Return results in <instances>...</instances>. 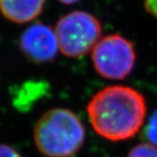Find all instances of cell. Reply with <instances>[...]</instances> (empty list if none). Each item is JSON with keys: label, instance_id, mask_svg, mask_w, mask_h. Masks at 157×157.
Segmentation results:
<instances>
[{"label": "cell", "instance_id": "9", "mask_svg": "<svg viewBox=\"0 0 157 157\" xmlns=\"http://www.w3.org/2000/svg\"><path fill=\"white\" fill-rule=\"evenodd\" d=\"M0 157H22V155L10 145L0 143Z\"/></svg>", "mask_w": 157, "mask_h": 157}, {"label": "cell", "instance_id": "10", "mask_svg": "<svg viewBox=\"0 0 157 157\" xmlns=\"http://www.w3.org/2000/svg\"><path fill=\"white\" fill-rule=\"evenodd\" d=\"M144 5L147 11L157 18V0H144Z\"/></svg>", "mask_w": 157, "mask_h": 157}, {"label": "cell", "instance_id": "7", "mask_svg": "<svg viewBox=\"0 0 157 157\" xmlns=\"http://www.w3.org/2000/svg\"><path fill=\"white\" fill-rule=\"evenodd\" d=\"M127 157H157V147L148 143L136 145L129 151Z\"/></svg>", "mask_w": 157, "mask_h": 157}, {"label": "cell", "instance_id": "3", "mask_svg": "<svg viewBox=\"0 0 157 157\" xmlns=\"http://www.w3.org/2000/svg\"><path fill=\"white\" fill-rule=\"evenodd\" d=\"M55 33L59 52L71 59H77L92 51L102 39V25L92 14L75 10L56 22Z\"/></svg>", "mask_w": 157, "mask_h": 157}, {"label": "cell", "instance_id": "5", "mask_svg": "<svg viewBox=\"0 0 157 157\" xmlns=\"http://www.w3.org/2000/svg\"><path fill=\"white\" fill-rule=\"evenodd\" d=\"M20 49L33 62L51 61L59 51L55 29L45 24H32L20 37Z\"/></svg>", "mask_w": 157, "mask_h": 157}, {"label": "cell", "instance_id": "4", "mask_svg": "<svg viewBox=\"0 0 157 157\" xmlns=\"http://www.w3.org/2000/svg\"><path fill=\"white\" fill-rule=\"evenodd\" d=\"M136 59L133 44L119 34L102 38L91 51L95 71L101 76L111 80H121L129 75Z\"/></svg>", "mask_w": 157, "mask_h": 157}, {"label": "cell", "instance_id": "11", "mask_svg": "<svg viewBox=\"0 0 157 157\" xmlns=\"http://www.w3.org/2000/svg\"><path fill=\"white\" fill-rule=\"evenodd\" d=\"M60 3L62 4H66V5H72V4H75V3H77L80 0H58Z\"/></svg>", "mask_w": 157, "mask_h": 157}, {"label": "cell", "instance_id": "1", "mask_svg": "<svg viewBox=\"0 0 157 157\" xmlns=\"http://www.w3.org/2000/svg\"><path fill=\"white\" fill-rule=\"evenodd\" d=\"M146 111L143 95L121 85L109 86L98 91L87 105L93 130L110 141L133 137L143 124Z\"/></svg>", "mask_w": 157, "mask_h": 157}, {"label": "cell", "instance_id": "8", "mask_svg": "<svg viewBox=\"0 0 157 157\" xmlns=\"http://www.w3.org/2000/svg\"><path fill=\"white\" fill-rule=\"evenodd\" d=\"M146 136L151 143L157 147V110L150 118L146 128Z\"/></svg>", "mask_w": 157, "mask_h": 157}, {"label": "cell", "instance_id": "6", "mask_svg": "<svg viewBox=\"0 0 157 157\" xmlns=\"http://www.w3.org/2000/svg\"><path fill=\"white\" fill-rule=\"evenodd\" d=\"M46 0H0V12L9 21L26 24L42 12Z\"/></svg>", "mask_w": 157, "mask_h": 157}, {"label": "cell", "instance_id": "2", "mask_svg": "<svg viewBox=\"0 0 157 157\" xmlns=\"http://www.w3.org/2000/svg\"><path fill=\"white\" fill-rule=\"evenodd\" d=\"M86 129L75 112L56 107L40 117L33 130L37 150L45 157H73L83 147Z\"/></svg>", "mask_w": 157, "mask_h": 157}]
</instances>
